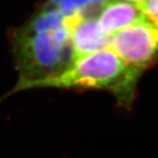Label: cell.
Segmentation results:
<instances>
[{
    "instance_id": "obj_1",
    "label": "cell",
    "mask_w": 158,
    "mask_h": 158,
    "mask_svg": "<svg viewBox=\"0 0 158 158\" xmlns=\"http://www.w3.org/2000/svg\"><path fill=\"white\" fill-rule=\"evenodd\" d=\"M12 48L19 77L0 101L29 84L64 72L76 61L68 22L48 28H34L27 24L15 33Z\"/></svg>"
},
{
    "instance_id": "obj_2",
    "label": "cell",
    "mask_w": 158,
    "mask_h": 158,
    "mask_svg": "<svg viewBox=\"0 0 158 158\" xmlns=\"http://www.w3.org/2000/svg\"><path fill=\"white\" fill-rule=\"evenodd\" d=\"M141 74L107 48L80 57L64 72L29 84L23 90L36 88L106 90L123 106L129 107Z\"/></svg>"
},
{
    "instance_id": "obj_3",
    "label": "cell",
    "mask_w": 158,
    "mask_h": 158,
    "mask_svg": "<svg viewBox=\"0 0 158 158\" xmlns=\"http://www.w3.org/2000/svg\"><path fill=\"white\" fill-rule=\"evenodd\" d=\"M110 49L127 66L143 73L158 56V26L148 18L112 35Z\"/></svg>"
},
{
    "instance_id": "obj_4",
    "label": "cell",
    "mask_w": 158,
    "mask_h": 158,
    "mask_svg": "<svg viewBox=\"0 0 158 158\" xmlns=\"http://www.w3.org/2000/svg\"><path fill=\"white\" fill-rule=\"evenodd\" d=\"M76 60L110 48L112 35L103 31L97 19H67Z\"/></svg>"
},
{
    "instance_id": "obj_5",
    "label": "cell",
    "mask_w": 158,
    "mask_h": 158,
    "mask_svg": "<svg viewBox=\"0 0 158 158\" xmlns=\"http://www.w3.org/2000/svg\"><path fill=\"white\" fill-rule=\"evenodd\" d=\"M146 18L147 16L135 4L123 0H109L97 20L103 31L113 35Z\"/></svg>"
},
{
    "instance_id": "obj_6",
    "label": "cell",
    "mask_w": 158,
    "mask_h": 158,
    "mask_svg": "<svg viewBox=\"0 0 158 158\" xmlns=\"http://www.w3.org/2000/svg\"><path fill=\"white\" fill-rule=\"evenodd\" d=\"M67 19H97L109 0H49Z\"/></svg>"
},
{
    "instance_id": "obj_7",
    "label": "cell",
    "mask_w": 158,
    "mask_h": 158,
    "mask_svg": "<svg viewBox=\"0 0 158 158\" xmlns=\"http://www.w3.org/2000/svg\"><path fill=\"white\" fill-rule=\"evenodd\" d=\"M137 6L150 21L158 26V0H143Z\"/></svg>"
},
{
    "instance_id": "obj_8",
    "label": "cell",
    "mask_w": 158,
    "mask_h": 158,
    "mask_svg": "<svg viewBox=\"0 0 158 158\" xmlns=\"http://www.w3.org/2000/svg\"><path fill=\"white\" fill-rule=\"evenodd\" d=\"M123 1H126V2H129V3H132V4H135V5H138L140 4L141 2H142L143 0H123Z\"/></svg>"
}]
</instances>
